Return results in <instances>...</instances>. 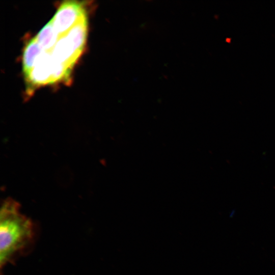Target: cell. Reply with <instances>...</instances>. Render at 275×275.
Instances as JSON below:
<instances>
[{"label": "cell", "mask_w": 275, "mask_h": 275, "mask_svg": "<svg viewBox=\"0 0 275 275\" xmlns=\"http://www.w3.org/2000/svg\"><path fill=\"white\" fill-rule=\"evenodd\" d=\"M20 205L12 199L3 203L0 211V265L1 270L8 263L26 253L35 237L32 220L22 214Z\"/></svg>", "instance_id": "1"}]
</instances>
